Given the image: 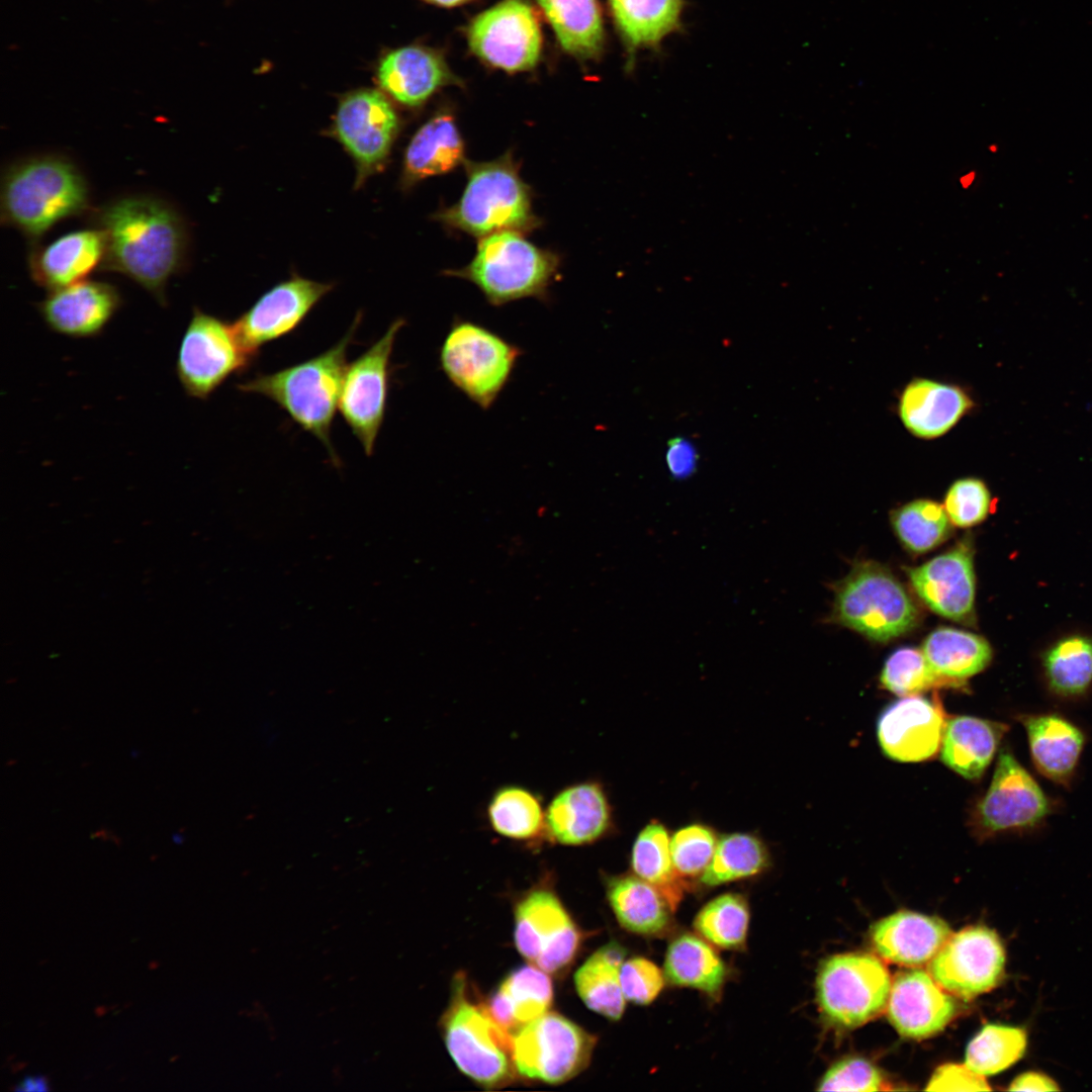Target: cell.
I'll use <instances>...</instances> for the list:
<instances>
[{
    "instance_id": "6da1fadb",
    "label": "cell",
    "mask_w": 1092,
    "mask_h": 1092,
    "mask_svg": "<svg viewBox=\"0 0 1092 1092\" xmlns=\"http://www.w3.org/2000/svg\"><path fill=\"white\" fill-rule=\"evenodd\" d=\"M105 237L101 270L126 276L166 304L169 279L186 267L189 229L170 202L149 194L116 197L90 211Z\"/></svg>"
},
{
    "instance_id": "7a4b0ae2",
    "label": "cell",
    "mask_w": 1092,
    "mask_h": 1092,
    "mask_svg": "<svg viewBox=\"0 0 1092 1092\" xmlns=\"http://www.w3.org/2000/svg\"><path fill=\"white\" fill-rule=\"evenodd\" d=\"M0 209L2 223L33 245L58 222L91 211L89 185L64 155L25 157L3 171Z\"/></svg>"
},
{
    "instance_id": "3957f363",
    "label": "cell",
    "mask_w": 1092,
    "mask_h": 1092,
    "mask_svg": "<svg viewBox=\"0 0 1092 1092\" xmlns=\"http://www.w3.org/2000/svg\"><path fill=\"white\" fill-rule=\"evenodd\" d=\"M360 318L358 315L344 337L320 355L273 373L258 374L238 385L241 391L273 400L302 430L322 442L335 463L339 458L331 441V429L348 366L347 352Z\"/></svg>"
},
{
    "instance_id": "277c9868",
    "label": "cell",
    "mask_w": 1092,
    "mask_h": 1092,
    "mask_svg": "<svg viewBox=\"0 0 1092 1092\" xmlns=\"http://www.w3.org/2000/svg\"><path fill=\"white\" fill-rule=\"evenodd\" d=\"M460 199L437 214L445 225L483 238L505 231L528 232L539 223L529 187L510 153L488 162L467 163Z\"/></svg>"
},
{
    "instance_id": "5b68a950",
    "label": "cell",
    "mask_w": 1092,
    "mask_h": 1092,
    "mask_svg": "<svg viewBox=\"0 0 1092 1092\" xmlns=\"http://www.w3.org/2000/svg\"><path fill=\"white\" fill-rule=\"evenodd\" d=\"M559 266L557 256L521 233L505 231L481 238L465 267L448 271L473 283L494 306L527 297L544 299Z\"/></svg>"
},
{
    "instance_id": "8992f818",
    "label": "cell",
    "mask_w": 1092,
    "mask_h": 1092,
    "mask_svg": "<svg viewBox=\"0 0 1092 1092\" xmlns=\"http://www.w3.org/2000/svg\"><path fill=\"white\" fill-rule=\"evenodd\" d=\"M920 614L913 600L885 566L860 561L835 587L832 619L864 637L887 642L911 631Z\"/></svg>"
},
{
    "instance_id": "52a82bcc",
    "label": "cell",
    "mask_w": 1092,
    "mask_h": 1092,
    "mask_svg": "<svg viewBox=\"0 0 1092 1092\" xmlns=\"http://www.w3.org/2000/svg\"><path fill=\"white\" fill-rule=\"evenodd\" d=\"M520 347L491 330L455 320L440 349V366L452 385L482 410L489 408L508 384Z\"/></svg>"
},
{
    "instance_id": "ba28073f",
    "label": "cell",
    "mask_w": 1092,
    "mask_h": 1092,
    "mask_svg": "<svg viewBox=\"0 0 1092 1092\" xmlns=\"http://www.w3.org/2000/svg\"><path fill=\"white\" fill-rule=\"evenodd\" d=\"M443 1018L447 1050L460 1071L485 1087L506 1084L513 1076V1036L489 1015L485 1004L466 996L464 978L455 980Z\"/></svg>"
},
{
    "instance_id": "9c48e42d",
    "label": "cell",
    "mask_w": 1092,
    "mask_h": 1092,
    "mask_svg": "<svg viewBox=\"0 0 1092 1092\" xmlns=\"http://www.w3.org/2000/svg\"><path fill=\"white\" fill-rule=\"evenodd\" d=\"M892 982L885 965L862 952L828 957L818 968L817 1002L832 1024L853 1028L876 1018L886 1008Z\"/></svg>"
},
{
    "instance_id": "30bf717a",
    "label": "cell",
    "mask_w": 1092,
    "mask_h": 1092,
    "mask_svg": "<svg viewBox=\"0 0 1092 1092\" xmlns=\"http://www.w3.org/2000/svg\"><path fill=\"white\" fill-rule=\"evenodd\" d=\"M1057 809L1014 754L1003 749L992 781L971 813V828L980 840L1004 833H1029L1040 828Z\"/></svg>"
},
{
    "instance_id": "8fae6325",
    "label": "cell",
    "mask_w": 1092,
    "mask_h": 1092,
    "mask_svg": "<svg viewBox=\"0 0 1092 1092\" xmlns=\"http://www.w3.org/2000/svg\"><path fill=\"white\" fill-rule=\"evenodd\" d=\"M254 359L242 345L233 323L195 307L181 339L176 372L189 396L205 399Z\"/></svg>"
},
{
    "instance_id": "7c38bea8",
    "label": "cell",
    "mask_w": 1092,
    "mask_h": 1092,
    "mask_svg": "<svg viewBox=\"0 0 1092 1092\" xmlns=\"http://www.w3.org/2000/svg\"><path fill=\"white\" fill-rule=\"evenodd\" d=\"M595 1044L581 1027L547 1011L514 1033L512 1060L521 1076L558 1084L587 1066Z\"/></svg>"
},
{
    "instance_id": "4fadbf2b",
    "label": "cell",
    "mask_w": 1092,
    "mask_h": 1092,
    "mask_svg": "<svg viewBox=\"0 0 1092 1092\" xmlns=\"http://www.w3.org/2000/svg\"><path fill=\"white\" fill-rule=\"evenodd\" d=\"M405 325L392 322L383 336L348 364L339 410L353 435L370 456L381 429L389 391L390 358L396 336Z\"/></svg>"
},
{
    "instance_id": "5bb4252c",
    "label": "cell",
    "mask_w": 1092,
    "mask_h": 1092,
    "mask_svg": "<svg viewBox=\"0 0 1092 1092\" xmlns=\"http://www.w3.org/2000/svg\"><path fill=\"white\" fill-rule=\"evenodd\" d=\"M579 942L578 929L550 888L537 887L517 904L515 943L533 966L557 973L571 963Z\"/></svg>"
},
{
    "instance_id": "9a60e30c",
    "label": "cell",
    "mask_w": 1092,
    "mask_h": 1092,
    "mask_svg": "<svg viewBox=\"0 0 1092 1092\" xmlns=\"http://www.w3.org/2000/svg\"><path fill=\"white\" fill-rule=\"evenodd\" d=\"M1004 966L1005 950L997 933L985 926H970L947 938L928 970L943 990L971 1000L1000 983Z\"/></svg>"
},
{
    "instance_id": "2e32d148",
    "label": "cell",
    "mask_w": 1092,
    "mask_h": 1092,
    "mask_svg": "<svg viewBox=\"0 0 1092 1092\" xmlns=\"http://www.w3.org/2000/svg\"><path fill=\"white\" fill-rule=\"evenodd\" d=\"M472 52L509 72L533 68L541 52L538 19L529 4L506 0L478 15L468 31Z\"/></svg>"
},
{
    "instance_id": "e0dca14e",
    "label": "cell",
    "mask_w": 1092,
    "mask_h": 1092,
    "mask_svg": "<svg viewBox=\"0 0 1092 1092\" xmlns=\"http://www.w3.org/2000/svg\"><path fill=\"white\" fill-rule=\"evenodd\" d=\"M334 130L356 162L357 180L362 182L386 162L398 131V118L380 92L364 89L341 100Z\"/></svg>"
},
{
    "instance_id": "ac0fdd59",
    "label": "cell",
    "mask_w": 1092,
    "mask_h": 1092,
    "mask_svg": "<svg viewBox=\"0 0 1092 1092\" xmlns=\"http://www.w3.org/2000/svg\"><path fill=\"white\" fill-rule=\"evenodd\" d=\"M332 288L299 276L276 284L233 323L242 345L256 358L265 344L296 330Z\"/></svg>"
},
{
    "instance_id": "d6986e66",
    "label": "cell",
    "mask_w": 1092,
    "mask_h": 1092,
    "mask_svg": "<svg viewBox=\"0 0 1092 1092\" xmlns=\"http://www.w3.org/2000/svg\"><path fill=\"white\" fill-rule=\"evenodd\" d=\"M910 582L935 614L967 626L976 624L974 549L962 540L948 551L907 568Z\"/></svg>"
},
{
    "instance_id": "ffe728a7",
    "label": "cell",
    "mask_w": 1092,
    "mask_h": 1092,
    "mask_svg": "<svg viewBox=\"0 0 1092 1092\" xmlns=\"http://www.w3.org/2000/svg\"><path fill=\"white\" fill-rule=\"evenodd\" d=\"M946 716L939 698L905 697L881 714L877 735L883 752L901 762L933 757L940 749Z\"/></svg>"
},
{
    "instance_id": "44dd1931",
    "label": "cell",
    "mask_w": 1092,
    "mask_h": 1092,
    "mask_svg": "<svg viewBox=\"0 0 1092 1092\" xmlns=\"http://www.w3.org/2000/svg\"><path fill=\"white\" fill-rule=\"evenodd\" d=\"M545 820L547 843L568 847L593 844L607 836L613 826L607 793L594 780L558 790L546 806Z\"/></svg>"
},
{
    "instance_id": "7402d4cb",
    "label": "cell",
    "mask_w": 1092,
    "mask_h": 1092,
    "mask_svg": "<svg viewBox=\"0 0 1092 1092\" xmlns=\"http://www.w3.org/2000/svg\"><path fill=\"white\" fill-rule=\"evenodd\" d=\"M957 1012L953 998L926 972L898 973L891 986L887 1017L904 1037L924 1039L940 1032Z\"/></svg>"
},
{
    "instance_id": "603a6c76",
    "label": "cell",
    "mask_w": 1092,
    "mask_h": 1092,
    "mask_svg": "<svg viewBox=\"0 0 1092 1092\" xmlns=\"http://www.w3.org/2000/svg\"><path fill=\"white\" fill-rule=\"evenodd\" d=\"M120 306L121 295L114 285L83 280L51 290L37 307L53 332L79 339L102 333Z\"/></svg>"
},
{
    "instance_id": "cb8c5ba5",
    "label": "cell",
    "mask_w": 1092,
    "mask_h": 1092,
    "mask_svg": "<svg viewBox=\"0 0 1092 1092\" xmlns=\"http://www.w3.org/2000/svg\"><path fill=\"white\" fill-rule=\"evenodd\" d=\"M105 251V237L100 229L78 230L44 246L31 245L27 268L31 279L51 291L86 280L101 269Z\"/></svg>"
},
{
    "instance_id": "d4e9b609",
    "label": "cell",
    "mask_w": 1092,
    "mask_h": 1092,
    "mask_svg": "<svg viewBox=\"0 0 1092 1092\" xmlns=\"http://www.w3.org/2000/svg\"><path fill=\"white\" fill-rule=\"evenodd\" d=\"M1028 741L1031 761L1051 782L1069 788L1086 744L1085 732L1059 713L1019 714Z\"/></svg>"
},
{
    "instance_id": "484cf974",
    "label": "cell",
    "mask_w": 1092,
    "mask_h": 1092,
    "mask_svg": "<svg viewBox=\"0 0 1092 1092\" xmlns=\"http://www.w3.org/2000/svg\"><path fill=\"white\" fill-rule=\"evenodd\" d=\"M972 407V398L960 386L915 378L900 395L898 414L911 435L931 440L949 432Z\"/></svg>"
},
{
    "instance_id": "4316f807",
    "label": "cell",
    "mask_w": 1092,
    "mask_h": 1092,
    "mask_svg": "<svg viewBox=\"0 0 1092 1092\" xmlns=\"http://www.w3.org/2000/svg\"><path fill=\"white\" fill-rule=\"evenodd\" d=\"M951 929L945 921L912 911H899L872 925L870 936L876 951L886 961L918 967L931 961Z\"/></svg>"
},
{
    "instance_id": "83f0119b",
    "label": "cell",
    "mask_w": 1092,
    "mask_h": 1092,
    "mask_svg": "<svg viewBox=\"0 0 1092 1092\" xmlns=\"http://www.w3.org/2000/svg\"><path fill=\"white\" fill-rule=\"evenodd\" d=\"M545 813L541 796L517 784L496 788L485 805V821L495 835L532 850L547 843Z\"/></svg>"
},
{
    "instance_id": "f1b7e54d",
    "label": "cell",
    "mask_w": 1092,
    "mask_h": 1092,
    "mask_svg": "<svg viewBox=\"0 0 1092 1092\" xmlns=\"http://www.w3.org/2000/svg\"><path fill=\"white\" fill-rule=\"evenodd\" d=\"M377 77L381 88L406 106L421 105L450 80L442 59L419 47L388 54L379 65Z\"/></svg>"
},
{
    "instance_id": "f546056e",
    "label": "cell",
    "mask_w": 1092,
    "mask_h": 1092,
    "mask_svg": "<svg viewBox=\"0 0 1092 1092\" xmlns=\"http://www.w3.org/2000/svg\"><path fill=\"white\" fill-rule=\"evenodd\" d=\"M1008 730L1009 726L1002 722L973 716L951 717L946 720L940 758L965 779L979 780Z\"/></svg>"
},
{
    "instance_id": "4dcf8cb0",
    "label": "cell",
    "mask_w": 1092,
    "mask_h": 1092,
    "mask_svg": "<svg viewBox=\"0 0 1092 1092\" xmlns=\"http://www.w3.org/2000/svg\"><path fill=\"white\" fill-rule=\"evenodd\" d=\"M464 161V143L451 114L441 112L414 134L403 160V181L412 185L445 174Z\"/></svg>"
},
{
    "instance_id": "1f68e13d",
    "label": "cell",
    "mask_w": 1092,
    "mask_h": 1092,
    "mask_svg": "<svg viewBox=\"0 0 1092 1092\" xmlns=\"http://www.w3.org/2000/svg\"><path fill=\"white\" fill-rule=\"evenodd\" d=\"M553 989L547 973L524 966L511 973L485 1007L492 1019L512 1036L522 1026L546 1013Z\"/></svg>"
},
{
    "instance_id": "d6a6232c",
    "label": "cell",
    "mask_w": 1092,
    "mask_h": 1092,
    "mask_svg": "<svg viewBox=\"0 0 1092 1092\" xmlns=\"http://www.w3.org/2000/svg\"><path fill=\"white\" fill-rule=\"evenodd\" d=\"M608 901L619 923L642 935L663 933L671 922V908L663 895L638 876L624 875L607 882Z\"/></svg>"
},
{
    "instance_id": "836d02e7",
    "label": "cell",
    "mask_w": 1092,
    "mask_h": 1092,
    "mask_svg": "<svg viewBox=\"0 0 1092 1092\" xmlns=\"http://www.w3.org/2000/svg\"><path fill=\"white\" fill-rule=\"evenodd\" d=\"M921 651L931 668L960 689L966 680L984 670L993 651L981 635L950 627H939L924 640Z\"/></svg>"
},
{
    "instance_id": "e575fe53",
    "label": "cell",
    "mask_w": 1092,
    "mask_h": 1092,
    "mask_svg": "<svg viewBox=\"0 0 1092 1092\" xmlns=\"http://www.w3.org/2000/svg\"><path fill=\"white\" fill-rule=\"evenodd\" d=\"M666 980L679 987L720 994L727 976L724 962L704 939L692 933L677 936L669 944L664 960Z\"/></svg>"
},
{
    "instance_id": "d590c367",
    "label": "cell",
    "mask_w": 1092,
    "mask_h": 1092,
    "mask_svg": "<svg viewBox=\"0 0 1092 1092\" xmlns=\"http://www.w3.org/2000/svg\"><path fill=\"white\" fill-rule=\"evenodd\" d=\"M624 957L623 947L611 942L594 952L574 975L575 988L583 1003L612 1020L621 1018L627 1001L620 981Z\"/></svg>"
},
{
    "instance_id": "8d00e7d4",
    "label": "cell",
    "mask_w": 1092,
    "mask_h": 1092,
    "mask_svg": "<svg viewBox=\"0 0 1092 1092\" xmlns=\"http://www.w3.org/2000/svg\"><path fill=\"white\" fill-rule=\"evenodd\" d=\"M1041 666L1051 693L1065 700H1078L1092 688V638L1074 634L1051 645L1042 654Z\"/></svg>"
},
{
    "instance_id": "74e56055",
    "label": "cell",
    "mask_w": 1092,
    "mask_h": 1092,
    "mask_svg": "<svg viewBox=\"0 0 1092 1092\" xmlns=\"http://www.w3.org/2000/svg\"><path fill=\"white\" fill-rule=\"evenodd\" d=\"M561 47L579 58H593L603 48L604 30L597 0H538Z\"/></svg>"
},
{
    "instance_id": "f35d334b",
    "label": "cell",
    "mask_w": 1092,
    "mask_h": 1092,
    "mask_svg": "<svg viewBox=\"0 0 1092 1092\" xmlns=\"http://www.w3.org/2000/svg\"><path fill=\"white\" fill-rule=\"evenodd\" d=\"M669 842L666 828L657 821L650 822L634 842L631 866L636 876L654 886L675 911L684 897L685 882L673 867Z\"/></svg>"
},
{
    "instance_id": "ab89813d",
    "label": "cell",
    "mask_w": 1092,
    "mask_h": 1092,
    "mask_svg": "<svg viewBox=\"0 0 1092 1092\" xmlns=\"http://www.w3.org/2000/svg\"><path fill=\"white\" fill-rule=\"evenodd\" d=\"M624 37L634 47L659 41L679 19L681 0H610Z\"/></svg>"
},
{
    "instance_id": "60d3db41",
    "label": "cell",
    "mask_w": 1092,
    "mask_h": 1092,
    "mask_svg": "<svg viewBox=\"0 0 1092 1092\" xmlns=\"http://www.w3.org/2000/svg\"><path fill=\"white\" fill-rule=\"evenodd\" d=\"M768 866L764 844L754 835L733 833L722 836L713 857L700 877L707 886H718L761 873Z\"/></svg>"
},
{
    "instance_id": "b9f144b4",
    "label": "cell",
    "mask_w": 1092,
    "mask_h": 1092,
    "mask_svg": "<svg viewBox=\"0 0 1092 1092\" xmlns=\"http://www.w3.org/2000/svg\"><path fill=\"white\" fill-rule=\"evenodd\" d=\"M895 533L902 544L914 553H925L941 544L950 534V521L940 504L915 499L891 514Z\"/></svg>"
},
{
    "instance_id": "7bdbcfd3",
    "label": "cell",
    "mask_w": 1092,
    "mask_h": 1092,
    "mask_svg": "<svg viewBox=\"0 0 1092 1092\" xmlns=\"http://www.w3.org/2000/svg\"><path fill=\"white\" fill-rule=\"evenodd\" d=\"M1026 1044L1023 1028L987 1024L968 1044L965 1065L979 1075H994L1021 1059Z\"/></svg>"
},
{
    "instance_id": "ee69618b",
    "label": "cell",
    "mask_w": 1092,
    "mask_h": 1092,
    "mask_svg": "<svg viewBox=\"0 0 1092 1092\" xmlns=\"http://www.w3.org/2000/svg\"><path fill=\"white\" fill-rule=\"evenodd\" d=\"M749 909L745 898L727 893L708 902L697 914L694 927L707 941L725 949L745 943Z\"/></svg>"
},
{
    "instance_id": "f6af8a7d",
    "label": "cell",
    "mask_w": 1092,
    "mask_h": 1092,
    "mask_svg": "<svg viewBox=\"0 0 1092 1092\" xmlns=\"http://www.w3.org/2000/svg\"><path fill=\"white\" fill-rule=\"evenodd\" d=\"M882 686L901 697L919 696L933 688L960 689L937 674L921 650L903 647L886 660L880 676Z\"/></svg>"
},
{
    "instance_id": "bcb514c9",
    "label": "cell",
    "mask_w": 1092,
    "mask_h": 1092,
    "mask_svg": "<svg viewBox=\"0 0 1092 1092\" xmlns=\"http://www.w3.org/2000/svg\"><path fill=\"white\" fill-rule=\"evenodd\" d=\"M715 832L708 826L692 824L677 830L669 847L673 867L680 878L702 876L717 845Z\"/></svg>"
},
{
    "instance_id": "7dc6e473",
    "label": "cell",
    "mask_w": 1092,
    "mask_h": 1092,
    "mask_svg": "<svg viewBox=\"0 0 1092 1092\" xmlns=\"http://www.w3.org/2000/svg\"><path fill=\"white\" fill-rule=\"evenodd\" d=\"M991 504L986 483L975 477L956 480L944 497V510L950 523L961 528L982 523L990 512Z\"/></svg>"
},
{
    "instance_id": "c3c4849f",
    "label": "cell",
    "mask_w": 1092,
    "mask_h": 1092,
    "mask_svg": "<svg viewBox=\"0 0 1092 1092\" xmlns=\"http://www.w3.org/2000/svg\"><path fill=\"white\" fill-rule=\"evenodd\" d=\"M884 1078L872 1063L862 1058H847L836 1062L819 1082V1091H881Z\"/></svg>"
},
{
    "instance_id": "681fc988",
    "label": "cell",
    "mask_w": 1092,
    "mask_h": 1092,
    "mask_svg": "<svg viewBox=\"0 0 1092 1092\" xmlns=\"http://www.w3.org/2000/svg\"><path fill=\"white\" fill-rule=\"evenodd\" d=\"M664 980L660 969L644 958L624 961L620 969L624 997L635 1004H650L663 989Z\"/></svg>"
},
{
    "instance_id": "f907efd6",
    "label": "cell",
    "mask_w": 1092,
    "mask_h": 1092,
    "mask_svg": "<svg viewBox=\"0 0 1092 1092\" xmlns=\"http://www.w3.org/2000/svg\"><path fill=\"white\" fill-rule=\"evenodd\" d=\"M928 1091H989L984 1076L966 1065L945 1064L936 1069L926 1088Z\"/></svg>"
},
{
    "instance_id": "816d5d0a",
    "label": "cell",
    "mask_w": 1092,
    "mask_h": 1092,
    "mask_svg": "<svg viewBox=\"0 0 1092 1092\" xmlns=\"http://www.w3.org/2000/svg\"><path fill=\"white\" fill-rule=\"evenodd\" d=\"M666 463L673 477L685 478L690 476L697 465L695 447L682 438L671 440L666 451Z\"/></svg>"
},
{
    "instance_id": "f5cc1de1",
    "label": "cell",
    "mask_w": 1092,
    "mask_h": 1092,
    "mask_svg": "<svg viewBox=\"0 0 1092 1092\" xmlns=\"http://www.w3.org/2000/svg\"><path fill=\"white\" fill-rule=\"evenodd\" d=\"M1008 1089L1011 1091H1054L1059 1090V1086L1044 1074L1026 1072L1016 1077Z\"/></svg>"
},
{
    "instance_id": "db71d44e",
    "label": "cell",
    "mask_w": 1092,
    "mask_h": 1092,
    "mask_svg": "<svg viewBox=\"0 0 1092 1092\" xmlns=\"http://www.w3.org/2000/svg\"><path fill=\"white\" fill-rule=\"evenodd\" d=\"M48 1089V1081L43 1076L26 1077L14 1088L16 1091H47Z\"/></svg>"
},
{
    "instance_id": "11a10c76",
    "label": "cell",
    "mask_w": 1092,
    "mask_h": 1092,
    "mask_svg": "<svg viewBox=\"0 0 1092 1092\" xmlns=\"http://www.w3.org/2000/svg\"><path fill=\"white\" fill-rule=\"evenodd\" d=\"M974 180H975V173H974V172H970V173H968V174H966V175H964V176H962V177L960 178L961 186H962L963 188H967V187H969V186H971V185H972V183L974 182Z\"/></svg>"
},
{
    "instance_id": "9f6ffc18",
    "label": "cell",
    "mask_w": 1092,
    "mask_h": 1092,
    "mask_svg": "<svg viewBox=\"0 0 1092 1092\" xmlns=\"http://www.w3.org/2000/svg\"><path fill=\"white\" fill-rule=\"evenodd\" d=\"M427 1H429L431 3H434V4H437V5H440V6H455V5H458V4H461V3L465 2L467 0H427Z\"/></svg>"
},
{
    "instance_id": "6f0895ef",
    "label": "cell",
    "mask_w": 1092,
    "mask_h": 1092,
    "mask_svg": "<svg viewBox=\"0 0 1092 1092\" xmlns=\"http://www.w3.org/2000/svg\"><path fill=\"white\" fill-rule=\"evenodd\" d=\"M172 840L174 843L181 845L184 842V836L181 833L175 832L172 834Z\"/></svg>"
}]
</instances>
